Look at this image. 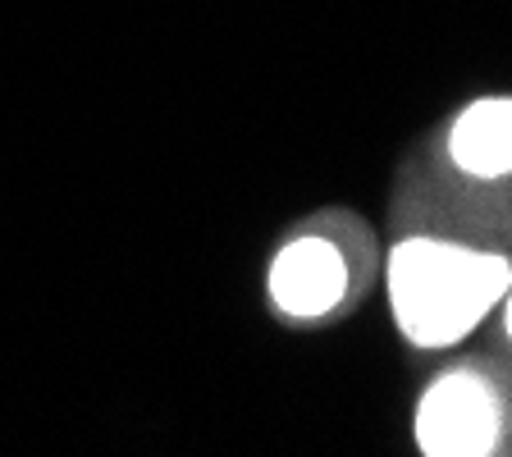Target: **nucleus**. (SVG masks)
<instances>
[{
    "label": "nucleus",
    "mask_w": 512,
    "mask_h": 457,
    "mask_svg": "<svg viewBox=\"0 0 512 457\" xmlns=\"http://www.w3.org/2000/svg\"><path fill=\"white\" fill-rule=\"evenodd\" d=\"M512 266L439 238H403L389 256V298L398 330L421 348L467 339L494 302H503Z\"/></svg>",
    "instance_id": "f257e3e1"
},
{
    "label": "nucleus",
    "mask_w": 512,
    "mask_h": 457,
    "mask_svg": "<svg viewBox=\"0 0 512 457\" xmlns=\"http://www.w3.org/2000/svg\"><path fill=\"white\" fill-rule=\"evenodd\" d=\"M499 426H503L499 394L480 375L467 371L439 375L416 403V444L430 457L494 453Z\"/></svg>",
    "instance_id": "f03ea898"
},
{
    "label": "nucleus",
    "mask_w": 512,
    "mask_h": 457,
    "mask_svg": "<svg viewBox=\"0 0 512 457\" xmlns=\"http://www.w3.org/2000/svg\"><path fill=\"white\" fill-rule=\"evenodd\" d=\"M348 288V266L334 243L298 238L270 266V298L288 316H325Z\"/></svg>",
    "instance_id": "7ed1b4c3"
},
{
    "label": "nucleus",
    "mask_w": 512,
    "mask_h": 457,
    "mask_svg": "<svg viewBox=\"0 0 512 457\" xmlns=\"http://www.w3.org/2000/svg\"><path fill=\"white\" fill-rule=\"evenodd\" d=\"M448 156L458 160V170L476 174V179H499L512 170V101L508 96H490L476 101L458 115L453 133H448Z\"/></svg>",
    "instance_id": "20e7f679"
},
{
    "label": "nucleus",
    "mask_w": 512,
    "mask_h": 457,
    "mask_svg": "<svg viewBox=\"0 0 512 457\" xmlns=\"http://www.w3.org/2000/svg\"><path fill=\"white\" fill-rule=\"evenodd\" d=\"M503 298H508V334H512V284H508V293H503Z\"/></svg>",
    "instance_id": "39448f33"
}]
</instances>
